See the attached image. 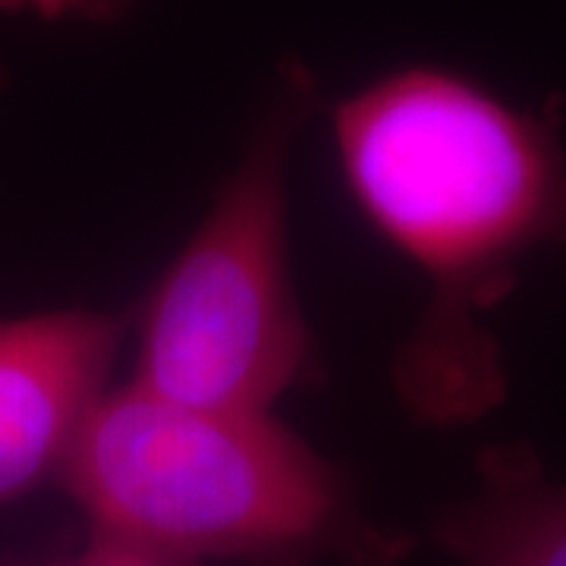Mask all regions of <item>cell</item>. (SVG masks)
<instances>
[{"instance_id":"6da1fadb","label":"cell","mask_w":566,"mask_h":566,"mask_svg":"<svg viewBox=\"0 0 566 566\" xmlns=\"http://www.w3.org/2000/svg\"><path fill=\"white\" fill-rule=\"evenodd\" d=\"M564 111L560 95L513 104L438 63L387 70L331 111L353 202L428 286L390 363L412 422L460 428L506 400L485 315L528 255L566 249Z\"/></svg>"},{"instance_id":"7a4b0ae2","label":"cell","mask_w":566,"mask_h":566,"mask_svg":"<svg viewBox=\"0 0 566 566\" xmlns=\"http://www.w3.org/2000/svg\"><path fill=\"white\" fill-rule=\"evenodd\" d=\"M61 488L88 528L199 566H403L419 547L271 412L170 403L136 385L92 409Z\"/></svg>"},{"instance_id":"3957f363","label":"cell","mask_w":566,"mask_h":566,"mask_svg":"<svg viewBox=\"0 0 566 566\" xmlns=\"http://www.w3.org/2000/svg\"><path fill=\"white\" fill-rule=\"evenodd\" d=\"M318 80L281 63L240 158L136 315V385L199 409L271 412L322 381V349L290 274V158Z\"/></svg>"},{"instance_id":"277c9868","label":"cell","mask_w":566,"mask_h":566,"mask_svg":"<svg viewBox=\"0 0 566 566\" xmlns=\"http://www.w3.org/2000/svg\"><path fill=\"white\" fill-rule=\"evenodd\" d=\"M126 334V315L95 308L0 322V506L61 485Z\"/></svg>"},{"instance_id":"5b68a950","label":"cell","mask_w":566,"mask_h":566,"mask_svg":"<svg viewBox=\"0 0 566 566\" xmlns=\"http://www.w3.org/2000/svg\"><path fill=\"white\" fill-rule=\"evenodd\" d=\"M428 538L460 566H566V482L526 441L485 447L475 488L434 510Z\"/></svg>"},{"instance_id":"8992f818","label":"cell","mask_w":566,"mask_h":566,"mask_svg":"<svg viewBox=\"0 0 566 566\" xmlns=\"http://www.w3.org/2000/svg\"><path fill=\"white\" fill-rule=\"evenodd\" d=\"M35 566H199L180 560L174 554H164L155 547H145L139 542H129L120 535L107 532H85V542L70 554H57L51 560H39Z\"/></svg>"},{"instance_id":"52a82bcc","label":"cell","mask_w":566,"mask_h":566,"mask_svg":"<svg viewBox=\"0 0 566 566\" xmlns=\"http://www.w3.org/2000/svg\"><path fill=\"white\" fill-rule=\"evenodd\" d=\"M139 0H0L7 17H35L41 22H107L123 20Z\"/></svg>"},{"instance_id":"ba28073f","label":"cell","mask_w":566,"mask_h":566,"mask_svg":"<svg viewBox=\"0 0 566 566\" xmlns=\"http://www.w3.org/2000/svg\"><path fill=\"white\" fill-rule=\"evenodd\" d=\"M39 560H3L0 566H35Z\"/></svg>"},{"instance_id":"9c48e42d","label":"cell","mask_w":566,"mask_h":566,"mask_svg":"<svg viewBox=\"0 0 566 566\" xmlns=\"http://www.w3.org/2000/svg\"><path fill=\"white\" fill-rule=\"evenodd\" d=\"M7 88V66H3V61H0V92Z\"/></svg>"}]
</instances>
